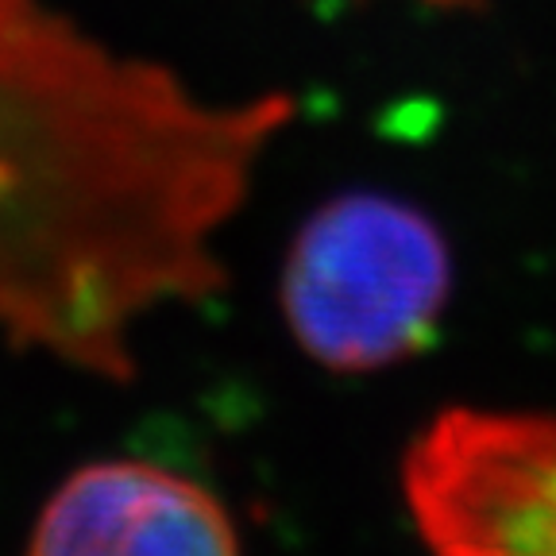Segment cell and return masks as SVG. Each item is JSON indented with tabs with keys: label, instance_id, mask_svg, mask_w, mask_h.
Wrapping results in <instances>:
<instances>
[{
	"label": "cell",
	"instance_id": "7a4b0ae2",
	"mask_svg": "<svg viewBox=\"0 0 556 556\" xmlns=\"http://www.w3.org/2000/svg\"><path fill=\"white\" fill-rule=\"evenodd\" d=\"M448 290V243L426 213L382 193H344L290 243L282 317L313 364L367 375L433 340Z\"/></svg>",
	"mask_w": 556,
	"mask_h": 556
},
{
	"label": "cell",
	"instance_id": "3957f363",
	"mask_svg": "<svg viewBox=\"0 0 556 556\" xmlns=\"http://www.w3.org/2000/svg\"><path fill=\"white\" fill-rule=\"evenodd\" d=\"M429 556H556V414L444 409L402 460Z\"/></svg>",
	"mask_w": 556,
	"mask_h": 556
},
{
	"label": "cell",
	"instance_id": "6da1fadb",
	"mask_svg": "<svg viewBox=\"0 0 556 556\" xmlns=\"http://www.w3.org/2000/svg\"><path fill=\"white\" fill-rule=\"evenodd\" d=\"M290 116L213 104L43 0H0V332L128 379L131 329L225 282L217 232Z\"/></svg>",
	"mask_w": 556,
	"mask_h": 556
},
{
	"label": "cell",
	"instance_id": "277c9868",
	"mask_svg": "<svg viewBox=\"0 0 556 556\" xmlns=\"http://www.w3.org/2000/svg\"><path fill=\"white\" fill-rule=\"evenodd\" d=\"M24 556H240V541L198 479L148 460H101L54 491Z\"/></svg>",
	"mask_w": 556,
	"mask_h": 556
},
{
	"label": "cell",
	"instance_id": "5b68a950",
	"mask_svg": "<svg viewBox=\"0 0 556 556\" xmlns=\"http://www.w3.org/2000/svg\"><path fill=\"white\" fill-rule=\"evenodd\" d=\"M429 4H471V0H429Z\"/></svg>",
	"mask_w": 556,
	"mask_h": 556
}]
</instances>
